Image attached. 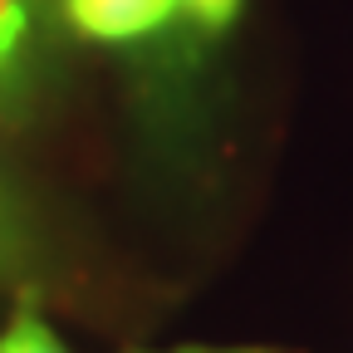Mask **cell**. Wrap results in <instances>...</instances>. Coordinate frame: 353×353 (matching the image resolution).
Returning <instances> with one entry per match:
<instances>
[{
  "mask_svg": "<svg viewBox=\"0 0 353 353\" xmlns=\"http://www.w3.org/2000/svg\"><path fill=\"white\" fill-rule=\"evenodd\" d=\"M59 6H64V20L83 39H99V44L152 39L182 15L176 0H59Z\"/></svg>",
  "mask_w": 353,
  "mask_h": 353,
  "instance_id": "cell-1",
  "label": "cell"
},
{
  "mask_svg": "<svg viewBox=\"0 0 353 353\" xmlns=\"http://www.w3.org/2000/svg\"><path fill=\"white\" fill-rule=\"evenodd\" d=\"M172 353H270V348H172Z\"/></svg>",
  "mask_w": 353,
  "mask_h": 353,
  "instance_id": "cell-5",
  "label": "cell"
},
{
  "mask_svg": "<svg viewBox=\"0 0 353 353\" xmlns=\"http://www.w3.org/2000/svg\"><path fill=\"white\" fill-rule=\"evenodd\" d=\"M44 6H50V0H0V79H6L15 69V59L25 54V39L39 25ZM10 260H15V236L6 226V216H0V275L10 270Z\"/></svg>",
  "mask_w": 353,
  "mask_h": 353,
  "instance_id": "cell-2",
  "label": "cell"
},
{
  "mask_svg": "<svg viewBox=\"0 0 353 353\" xmlns=\"http://www.w3.org/2000/svg\"><path fill=\"white\" fill-rule=\"evenodd\" d=\"M176 6H182V15L192 20V25H201V30H226L236 15H241V6L245 0H176Z\"/></svg>",
  "mask_w": 353,
  "mask_h": 353,
  "instance_id": "cell-4",
  "label": "cell"
},
{
  "mask_svg": "<svg viewBox=\"0 0 353 353\" xmlns=\"http://www.w3.org/2000/svg\"><path fill=\"white\" fill-rule=\"evenodd\" d=\"M0 353H69L59 339H54V329L44 324V314L25 299L15 314H10V324H6V334H0Z\"/></svg>",
  "mask_w": 353,
  "mask_h": 353,
  "instance_id": "cell-3",
  "label": "cell"
}]
</instances>
